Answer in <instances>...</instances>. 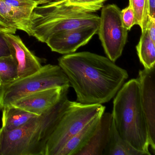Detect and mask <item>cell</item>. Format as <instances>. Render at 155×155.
<instances>
[{"label": "cell", "mask_w": 155, "mask_h": 155, "mask_svg": "<svg viewBox=\"0 0 155 155\" xmlns=\"http://www.w3.org/2000/svg\"><path fill=\"white\" fill-rule=\"evenodd\" d=\"M146 29L150 38L155 42V18H148Z\"/></svg>", "instance_id": "cb8c5ba5"}, {"label": "cell", "mask_w": 155, "mask_h": 155, "mask_svg": "<svg viewBox=\"0 0 155 155\" xmlns=\"http://www.w3.org/2000/svg\"><path fill=\"white\" fill-rule=\"evenodd\" d=\"M121 12V17L125 27L128 31L136 25V18L133 10L130 6L123 9Z\"/></svg>", "instance_id": "7402d4cb"}, {"label": "cell", "mask_w": 155, "mask_h": 155, "mask_svg": "<svg viewBox=\"0 0 155 155\" xmlns=\"http://www.w3.org/2000/svg\"><path fill=\"white\" fill-rule=\"evenodd\" d=\"M4 1L17 13L22 22V31H24L32 11L38 5L29 0H4Z\"/></svg>", "instance_id": "d6986e66"}, {"label": "cell", "mask_w": 155, "mask_h": 155, "mask_svg": "<svg viewBox=\"0 0 155 155\" xmlns=\"http://www.w3.org/2000/svg\"><path fill=\"white\" fill-rule=\"evenodd\" d=\"M98 30L100 40L107 57L115 62L122 55L127 40L120 9L115 4L103 7Z\"/></svg>", "instance_id": "52a82bcc"}, {"label": "cell", "mask_w": 155, "mask_h": 155, "mask_svg": "<svg viewBox=\"0 0 155 155\" xmlns=\"http://www.w3.org/2000/svg\"><path fill=\"white\" fill-rule=\"evenodd\" d=\"M71 6L78 7L90 12H96L104 7L107 0H67Z\"/></svg>", "instance_id": "44dd1931"}, {"label": "cell", "mask_w": 155, "mask_h": 155, "mask_svg": "<svg viewBox=\"0 0 155 155\" xmlns=\"http://www.w3.org/2000/svg\"><path fill=\"white\" fill-rule=\"evenodd\" d=\"M140 99L147 125L149 144L155 155V67L144 68L138 73Z\"/></svg>", "instance_id": "ba28073f"}, {"label": "cell", "mask_w": 155, "mask_h": 155, "mask_svg": "<svg viewBox=\"0 0 155 155\" xmlns=\"http://www.w3.org/2000/svg\"><path fill=\"white\" fill-rule=\"evenodd\" d=\"M136 49L140 61L144 68L155 67V42L150 38L147 29L141 32Z\"/></svg>", "instance_id": "2e32d148"}, {"label": "cell", "mask_w": 155, "mask_h": 155, "mask_svg": "<svg viewBox=\"0 0 155 155\" xmlns=\"http://www.w3.org/2000/svg\"><path fill=\"white\" fill-rule=\"evenodd\" d=\"M1 128L0 129V134H1Z\"/></svg>", "instance_id": "4316f807"}, {"label": "cell", "mask_w": 155, "mask_h": 155, "mask_svg": "<svg viewBox=\"0 0 155 155\" xmlns=\"http://www.w3.org/2000/svg\"><path fill=\"white\" fill-rule=\"evenodd\" d=\"M101 117L90 122L78 133L71 138L60 150L57 155H78L93 136L97 127Z\"/></svg>", "instance_id": "4fadbf2b"}, {"label": "cell", "mask_w": 155, "mask_h": 155, "mask_svg": "<svg viewBox=\"0 0 155 155\" xmlns=\"http://www.w3.org/2000/svg\"><path fill=\"white\" fill-rule=\"evenodd\" d=\"M69 88L56 87L43 90L21 98L11 105L40 116L68 95Z\"/></svg>", "instance_id": "30bf717a"}, {"label": "cell", "mask_w": 155, "mask_h": 155, "mask_svg": "<svg viewBox=\"0 0 155 155\" xmlns=\"http://www.w3.org/2000/svg\"><path fill=\"white\" fill-rule=\"evenodd\" d=\"M4 37L9 46L11 55L17 64L18 79L34 74L41 68L42 66L38 59L27 48L19 36L5 32Z\"/></svg>", "instance_id": "8fae6325"}, {"label": "cell", "mask_w": 155, "mask_h": 155, "mask_svg": "<svg viewBox=\"0 0 155 155\" xmlns=\"http://www.w3.org/2000/svg\"><path fill=\"white\" fill-rule=\"evenodd\" d=\"M103 155H148L146 152L135 149L119 135L114 123H112L109 141Z\"/></svg>", "instance_id": "9a60e30c"}, {"label": "cell", "mask_w": 155, "mask_h": 155, "mask_svg": "<svg viewBox=\"0 0 155 155\" xmlns=\"http://www.w3.org/2000/svg\"><path fill=\"white\" fill-rule=\"evenodd\" d=\"M98 26H85L58 33L50 38L46 44L52 51L60 54H71L86 45L97 34Z\"/></svg>", "instance_id": "9c48e42d"}, {"label": "cell", "mask_w": 155, "mask_h": 155, "mask_svg": "<svg viewBox=\"0 0 155 155\" xmlns=\"http://www.w3.org/2000/svg\"><path fill=\"white\" fill-rule=\"evenodd\" d=\"M102 104L85 105L71 101L61 118L46 145L44 155H57L65 143L90 122L105 112Z\"/></svg>", "instance_id": "8992f818"}, {"label": "cell", "mask_w": 155, "mask_h": 155, "mask_svg": "<svg viewBox=\"0 0 155 155\" xmlns=\"http://www.w3.org/2000/svg\"><path fill=\"white\" fill-rule=\"evenodd\" d=\"M58 63L76 93L77 102L85 105L110 101L128 78L126 70L107 57L89 51L66 54L58 59Z\"/></svg>", "instance_id": "6da1fadb"}, {"label": "cell", "mask_w": 155, "mask_h": 155, "mask_svg": "<svg viewBox=\"0 0 155 155\" xmlns=\"http://www.w3.org/2000/svg\"><path fill=\"white\" fill-rule=\"evenodd\" d=\"M0 25L17 31H22V23L17 13L4 0H0Z\"/></svg>", "instance_id": "e0dca14e"}, {"label": "cell", "mask_w": 155, "mask_h": 155, "mask_svg": "<svg viewBox=\"0 0 155 155\" xmlns=\"http://www.w3.org/2000/svg\"><path fill=\"white\" fill-rule=\"evenodd\" d=\"M112 123V114L104 112L93 136L77 155H103L110 138Z\"/></svg>", "instance_id": "7c38bea8"}, {"label": "cell", "mask_w": 155, "mask_h": 155, "mask_svg": "<svg viewBox=\"0 0 155 155\" xmlns=\"http://www.w3.org/2000/svg\"><path fill=\"white\" fill-rule=\"evenodd\" d=\"M2 111V128L6 131L16 129L33 118L39 116L12 105L4 108Z\"/></svg>", "instance_id": "5bb4252c"}, {"label": "cell", "mask_w": 155, "mask_h": 155, "mask_svg": "<svg viewBox=\"0 0 155 155\" xmlns=\"http://www.w3.org/2000/svg\"><path fill=\"white\" fill-rule=\"evenodd\" d=\"M70 87L67 75L59 65H45L34 74L0 87V110L32 93L47 89Z\"/></svg>", "instance_id": "5b68a950"}, {"label": "cell", "mask_w": 155, "mask_h": 155, "mask_svg": "<svg viewBox=\"0 0 155 155\" xmlns=\"http://www.w3.org/2000/svg\"><path fill=\"white\" fill-rule=\"evenodd\" d=\"M71 102L67 95L21 127L10 131L1 128L0 155H44L50 137Z\"/></svg>", "instance_id": "7a4b0ae2"}, {"label": "cell", "mask_w": 155, "mask_h": 155, "mask_svg": "<svg viewBox=\"0 0 155 155\" xmlns=\"http://www.w3.org/2000/svg\"><path fill=\"white\" fill-rule=\"evenodd\" d=\"M29 1L35 2L38 5H41L54 1L55 0H29Z\"/></svg>", "instance_id": "484cf974"}, {"label": "cell", "mask_w": 155, "mask_h": 155, "mask_svg": "<svg viewBox=\"0 0 155 155\" xmlns=\"http://www.w3.org/2000/svg\"><path fill=\"white\" fill-rule=\"evenodd\" d=\"M115 97L111 114L119 135L136 149L151 155L137 79H132L123 84Z\"/></svg>", "instance_id": "277c9868"}, {"label": "cell", "mask_w": 155, "mask_h": 155, "mask_svg": "<svg viewBox=\"0 0 155 155\" xmlns=\"http://www.w3.org/2000/svg\"><path fill=\"white\" fill-rule=\"evenodd\" d=\"M135 14L136 25H138L143 32L147 28L148 20V0H129V5Z\"/></svg>", "instance_id": "ffe728a7"}, {"label": "cell", "mask_w": 155, "mask_h": 155, "mask_svg": "<svg viewBox=\"0 0 155 155\" xmlns=\"http://www.w3.org/2000/svg\"><path fill=\"white\" fill-rule=\"evenodd\" d=\"M148 18H155V0H148Z\"/></svg>", "instance_id": "d4e9b609"}, {"label": "cell", "mask_w": 155, "mask_h": 155, "mask_svg": "<svg viewBox=\"0 0 155 155\" xmlns=\"http://www.w3.org/2000/svg\"><path fill=\"white\" fill-rule=\"evenodd\" d=\"M17 79V64L12 56L0 57V87Z\"/></svg>", "instance_id": "ac0fdd59"}, {"label": "cell", "mask_w": 155, "mask_h": 155, "mask_svg": "<svg viewBox=\"0 0 155 155\" xmlns=\"http://www.w3.org/2000/svg\"><path fill=\"white\" fill-rule=\"evenodd\" d=\"M5 32L15 34L16 31L0 26V57L11 55L9 46L4 37Z\"/></svg>", "instance_id": "603a6c76"}, {"label": "cell", "mask_w": 155, "mask_h": 155, "mask_svg": "<svg viewBox=\"0 0 155 155\" xmlns=\"http://www.w3.org/2000/svg\"><path fill=\"white\" fill-rule=\"evenodd\" d=\"M100 17L70 5L67 0H55L35 7L24 31L46 43L52 36L85 26H99Z\"/></svg>", "instance_id": "3957f363"}]
</instances>
